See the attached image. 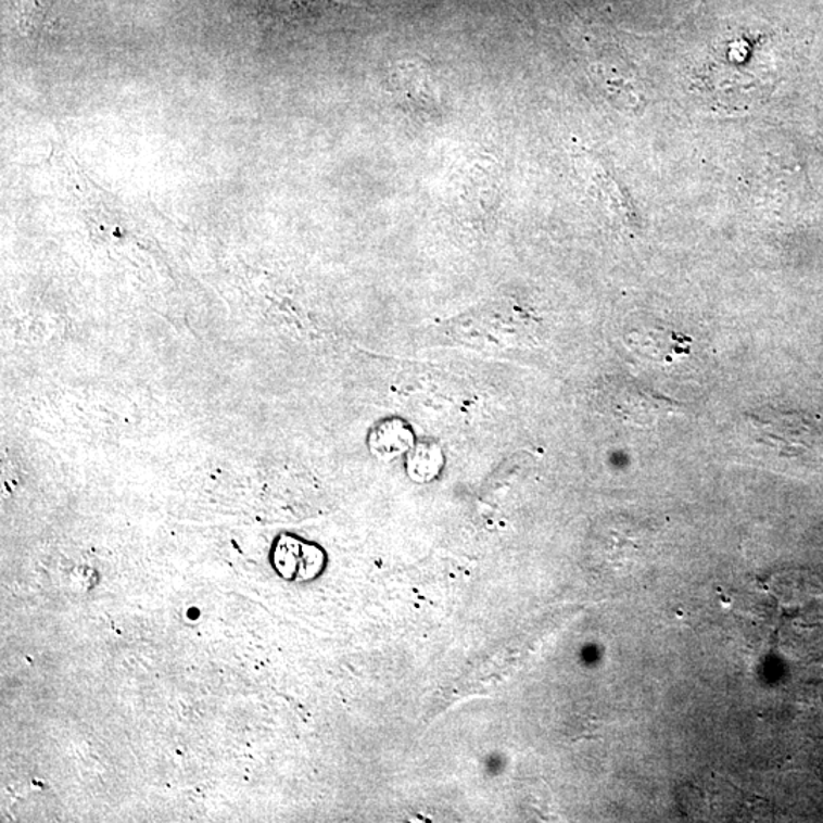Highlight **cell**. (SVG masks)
<instances>
[{"mask_svg":"<svg viewBox=\"0 0 823 823\" xmlns=\"http://www.w3.org/2000/svg\"><path fill=\"white\" fill-rule=\"evenodd\" d=\"M271 562L286 580L305 581L319 575L325 566V555L319 547L304 540L282 535L274 545Z\"/></svg>","mask_w":823,"mask_h":823,"instance_id":"1","label":"cell"},{"mask_svg":"<svg viewBox=\"0 0 823 823\" xmlns=\"http://www.w3.org/2000/svg\"><path fill=\"white\" fill-rule=\"evenodd\" d=\"M417 441L418 438L410 422L396 415H389L373 422L366 438V444L373 458L388 460V463L400 456H406Z\"/></svg>","mask_w":823,"mask_h":823,"instance_id":"2","label":"cell"},{"mask_svg":"<svg viewBox=\"0 0 823 823\" xmlns=\"http://www.w3.org/2000/svg\"><path fill=\"white\" fill-rule=\"evenodd\" d=\"M394 81L395 89L400 90L417 111L435 115L440 107V98L428 72L414 64L398 67L394 74Z\"/></svg>","mask_w":823,"mask_h":823,"instance_id":"3","label":"cell"},{"mask_svg":"<svg viewBox=\"0 0 823 823\" xmlns=\"http://www.w3.org/2000/svg\"><path fill=\"white\" fill-rule=\"evenodd\" d=\"M583 157V172L591 179V187L594 188V192H598L599 198L606 200L604 203H607V206L610 205V210L617 213L619 220L626 223L632 228L634 226V213L629 200L622 194L621 187L615 182L613 177L610 176L599 159Z\"/></svg>","mask_w":823,"mask_h":823,"instance_id":"4","label":"cell"},{"mask_svg":"<svg viewBox=\"0 0 823 823\" xmlns=\"http://www.w3.org/2000/svg\"><path fill=\"white\" fill-rule=\"evenodd\" d=\"M443 445L432 438L418 440L414 447L404 456V467L412 481L428 483L435 481L445 467Z\"/></svg>","mask_w":823,"mask_h":823,"instance_id":"5","label":"cell"}]
</instances>
